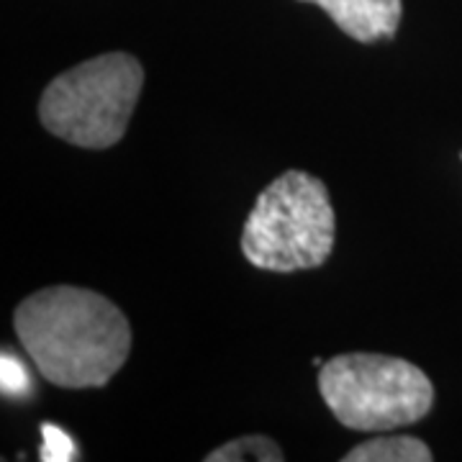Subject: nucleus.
<instances>
[{
    "mask_svg": "<svg viewBox=\"0 0 462 462\" xmlns=\"http://www.w3.org/2000/svg\"><path fill=\"white\" fill-rule=\"evenodd\" d=\"M14 327L36 370L60 388L106 385L132 349L121 309L78 285H51L21 300Z\"/></svg>",
    "mask_w": 462,
    "mask_h": 462,
    "instance_id": "nucleus-1",
    "label": "nucleus"
},
{
    "mask_svg": "<svg viewBox=\"0 0 462 462\" xmlns=\"http://www.w3.org/2000/svg\"><path fill=\"white\" fill-rule=\"evenodd\" d=\"M334 231L327 185L303 170H288L260 193L242 231V252L270 273L311 270L327 263Z\"/></svg>",
    "mask_w": 462,
    "mask_h": 462,
    "instance_id": "nucleus-2",
    "label": "nucleus"
},
{
    "mask_svg": "<svg viewBox=\"0 0 462 462\" xmlns=\"http://www.w3.org/2000/svg\"><path fill=\"white\" fill-rule=\"evenodd\" d=\"M144 85L139 60L124 51L100 54L54 78L39 100L44 129L83 149L121 142Z\"/></svg>",
    "mask_w": 462,
    "mask_h": 462,
    "instance_id": "nucleus-3",
    "label": "nucleus"
},
{
    "mask_svg": "<svg viewBox=\"0 0 462 462\" xmlns=\"http://www.w3.org/2000/svg\"><path fill=\"white\" fill-rule=\"evenodd\" d=\"M319 391L346 430L411 427L430 413L434 385L421 367L375 352H349L319 367Z\"/></svg>",
    "mask_w": 462,
    "mask_h": 462,
    "instance_id": "nucleus-4",
    "label": "nucleus"
},
{
    "mask_svg": "<svg viewBox=\"0 0 462 462\" xmlns=\"http://www.w3.org/2000/svg\"><path fill=\"white\" fill-rule=\"evenodd\" d=\"M324 8L331 21L352 39L373 44L391 39L401 26L403 3L401 0H303Z\"/></svg>",
    "mask_w": 462,
    "mask_h": 462,
    "instance_id": "nucleus-5",
    "label": "nucleus"
},
{
    "mask_svg": "<svg viewBox=\"0 0 462 462\" xmlns=\"http://www.w3.org/2000/svg\"><path fill=\"white\" fill-rule=\"evenodd\" d=\"M345 462H430L431 452L416 437H375L363 445L352 447L346 452Z\"/></svg>",
    "mask_w": 462,
    "mask_h": 462,
    "instance_id": "nucleus-6",
    "label": "nucleus"
},
{
    "mask_svg": "<svg viewBox=\"0 0 462 462\" xmlns=\"http://www.w3.org/2000/svg\"><path fill=\"white\" fill-rule=\"evenodd\" d=\"M245 460H257V462H281L282 452L281 447L275 445L270 437L263 434H249L242 439H234L229 445L216 447L214 452L206 455V462H245Z\"/></svg>",
    "mask_w": 462,
    "mask_h": 462,
    "instance_id": "nucleus-7",
    "label": "nucleus"
},
{
    "mask_svg": "<svg viewBox=\"0 0 462 462\" xmlns=\"http://www.w3.org/2000/svg\"><path fill=\"white\" fill-rule=\"evenodd\" d=\"M11 363H14V370H8L11 365L3 363V367H5V370H3V388H5L8 393H18V391L26 388L29 380H26V373H23V367H21L16 360H11Z\"/></svg>",
    "mask_w": 462,
    "mask_h": 462,
    "instance_id": "nucleus-8",
    "label": "nucleus"
},
{
    "mask_svg": "<svg viewBox=\"0 0 462 462\" xmlns=\"http://www.w3.org/2000/svg\"><path fill=\"white\" fill-rule=\"evenodd\" d=\"M460 160H462V152H460Z\"/></svg>",
    "mask_w": 462,
    "mask_h": 462,
    "instance_id": "nucleus-9",
    "label": "nucleus"
}]
</instances>
